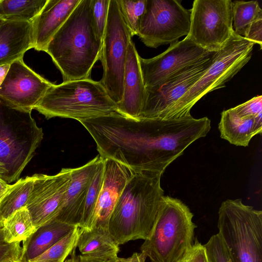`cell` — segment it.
Here are the masks:
<instances>
[{"label":"cell","instance_id":"cell-16","mask_svg":"<svg viewBox=\"0 0 262 262\" xmlns=\"http://www.w3.org/2000/svg\"><path fill=\"white\" fill-rule=\"evenodd\" d=\"M101 159L99 155L85 164L72 168L71 182L55 220L78 227L89 187Z\"/></svg>","mask_w":262,"mask_h":262},{"label":"cell","instance_id":"cell-4","mask_svg":"<svg viewBox=\"0 0 262 262\" xmlns=\"http://www.w3.org/2000/svg\"><path fill=\"white\" fill-rule=\"evenodd\" d=\"M34 110L47 119L80 121L117 113V105L100 81L90 78L53 84Z\"/></svg>","mask_w":262,"mask_h":262},{"label":"cell","instance_id":"cell-39","mask_svg":"<svg viewBox=\"0 0 262 262\" xmlns=\"http://www.w3.org/2000/svg\"><path fill=\"white\" fill-rule=\"evenodd\" d=\"M10 64L0 66V86L2 84L9 70Z\"/></svg>","mask_w":262,"mask_h":262},{"label":"cell","instance_id":"cell-29","mask_svg":"<svg viewBox=\"0 0 262 262\" xmlns=\"http://www.w3.org/2000/svg\"><path fill=\"white\" fill-rule=\"evenodd\" d=\"M81 232L82 229L77 226L75 227L72 231L50 248L30 261L64 262L66 258L77 247Z\"/></svg>","mask_w":262,"mask_h":262},{"label":"cell","instance_id":"cell-12","mask_svg":"<svg viewBox=\"0 0 262 262\" xmlns=\"http://www.w3.org/2000/svg\"><path fill=\"white\" fill-rule=\"evenodd\" d=\"M214 55L184 68L157 87L146 89L139 119H171L176 105L210 67Z\"/></svg>","mask_w":262,"mask_h":262},{"label":"cell","instance_id":"cell-3","mask_svg":"<svg viewBox=\"0 0 262 262\" xmlns=\"http://www.w3.org/2000/svg\"><path fill=\"white\" fill-rule=\"evenodd\" d=\"M102 40L93 25L90 0H81L48 43L46 52L60 71L63 82L90 79L100 59Z\"/></svg>","mask_w":262,"mask_h":262},{"label":"cell","instance_id":"cell-35","mask_svg":"<svg viewBox=\"0 0 262 262\" xmlns=\"http://www.w3.org/2000/svg\"><path fill=\"white\" fill-rule=\"evenodd\" d=\"M177 262H208L204 246L195 239L191 249Z\"/></svg>","mask_w":262,"mask_h":262},{"label":"cell","instance_id":"cell-20","mask_svg":"<svg viewBox=\"0 0 262 262\" xmlns=\"http://www.w3.org/2000/svg\"><path fill=\"white\" fill-rule=\"evenodd\" d=\"M33 48L31 22L3 21L0 25V66L23 58Z\"/></svg>","mask_w":262,"mask_h":262},{"label":"cell","instance_id":"cell-13","mask_svg":"<svg viewBox=\"0 0 262 262\" xmlns=\"http://www.w3.org/2000/svg\"><path fill=\"white\" fill-rule=\"evenodd\" d=\"M187 36L181 41L170 44L162 53L151 58L139 57L141 71L146 89L157 87L184 68L212 56Z\"/></svg>","mask_w":262,"mask_h":262},{"label":"cell","instance_id":"cell-2","mask_svg":"<svg viewBox=\"0 0 262 262\" xmlns=\"http://www.w3.org/2000/svg\"><path fill=\"white\" fill-rule=\"evenodd\" d=\"M162 174L133 172L111 215L108 231L120 245L151 235L161 209Z\"/></svg>","mask_w":262,"mask_h":262},{"label":"cell","instance_id":"cell-8","mask_svg":"<svg viewBox=\"0 0 262 262\" xmlns=\"http://www.w3.org/2000/svg\"><path fill=\"white\" fill-rule=\"evenodd\" d=\"M255 44L233 32L224 47L215 53L210 67L178 102L171 119L191 116V109L200 99L224 87L249 62Z\"/></svg>","mask_w":262,"mask_h":262},{"label":"cell","instance_id":"cell-15","mask_svg":"<svg viewBox=\"0 0 262 262\" xmlns=\"http://www.w3.org/2000/svg\"><path fill=\"white\" fill-rule=\"evenodd\" d=\"M72 168H63L54 175L34 174L26 207L36 228L55 220L71 182Z\"/></svg>","mask_w":262,"mask_h":262},{"label":"cell","instance_id":"cell-31","mask_svg":"<svg viewBox=\"0 0 262 262\" xmlns=\"http://www.w3.org/2000/svg\"><path fill=\"white\" fill-rule=\"evenodd\" d=\"M110 0H90L93 25L98 37L103 39L108 12Z\"/></svg>","mask_w":262,"mask_h":262},{"label":"cell","instance_id":"cell-18","mask_svg":"<svg viewBox=\"0 0 262 262\" xmlns=\"http://www.w3.org/2000/svg\"><path fill=\"white\" fill-rule=\"evenodd\" d=\"M139 57L135 43L132 40L127 49L123 96L121 102L117 104V113L134 119H139L146 95Z\"/></svg>","mask_w":262,"mask_h":262},{"label":"cell","instance_id":"cell-23","mask_svg":"<svg viewBox=\"0 0 262 262\" xmlns=\"http://www.w3.org/2000/svg\"><path fill=\"white\" fill-rule=\"evenodd\" d=\"M75 227L54 220L38 228L24 242L21 261L28 262L37 257L72 231Z\"/></svg>","mask_w":262,"mask_h":262},{"label":"cell","instance_id":"cell-22","mask_svg":"<svg viewBox=\"0 0 262 262\" xmlns=\"http://www.w3.org/2000/svg\"><path fill=\"white\" fill-rule=\"evenodd\" d=\"M119 246L108 229L100 226L82 229L77 244L81 255L108 260L118 257Z\"/></svg>","mask_w":262,"mask_h":262},{"label":"cell","instance_id":"cell-17","mask_svg":"<svg viewBox=\"0 0 262 262\" xmlns=\"http://www.w3.org/2000/svg\"><path fill=\"white\" fill-rule=\"evenodd\" d=\"M132 173V170L116 161L104 159L103 184L96 206L92 227L100 226L108 229L111 215Z\"/></svg>","mask_w":262,"mask_h":262},{"label":"cell","instance_id":"cell-40","mask_svg":"<svg viewBox=\"0 0 262 262\" xmlns=\"http://www.w3.org/2000/svg\"><path fill=\"white\" fill-rule=\"evenodd\" d=\"M8 185L5 181L0 178V199L7 190Z\"/></svg>","mask_w":262,"mask_h":262},{"label":"cell","instance_id":"cell-32","mask_svg":"<svg viewBox=\"0 0 262 262\" xmlns=\"http://www.w3.org/2000/svg\"><path fill=\"white\" fill-rule=\"evenodd\" d=\"M203 246L208 262H233L219 233L212 235Z\"/></svg>","mask_w":262,"mask_h":262},{"label":"cell","instance_id":"cell-45","mask_svg":"<svg viewBox=\"0 0 262 262\" xmlns=\"http://www.w3.org/2000/svg\"><path fill=\"white\" fill-rule=\"evenodd\" d=\"M4 20L0 19V25L2 24V23L3 22Z\"/></svg>","mask_w":262,"mask_h":262},{"label":"cell","instance_id":"cell-33","mask_svg":"<svg viewBox=\"0 0 262 262\" xmlns=\"http://www.w3.org/2000/svg\"><path fill=\"white\" fill-rule=\"evenodd\" d=\"M20 243H9L5 239L3 228H0V262L6 259L20 260L23 247Z\"/></svg>","mask_w":262,"mask_h":262},{"label":"cell","instance_id":"cell-42","mask_svg":"<svg viewBox=\"0 0 262 262\" xmlns=\"http://www.w3.org/2000/svg\"><path fill=\"white\" fill-rule=\"evenodd\" d=\"M1 262H21L20 260L6 259Z\"/></svg>","mask_w":262,"mask_h":262},{"label":"cell","instance_id":"cell-44","mask_svg":"<svg viewBox=\"0 0 262 262\" xmlns=\"http://www.w3.org/2000/svg\"><path fill=\"white\" fill-rule=\"evenodd\" d=\"M21 262H23V261H21ZM28 262H48V261H29Z\"/></svg>","mask_w":262,"mask_h":262},{"label":"cell","instance_id":"cell-34","mask_svg":"<svg viewBox=\"0 0 262 262\" xmlns=\"http://www.w3.org/2000/svg\"><path fill=\"white\" fill-rule=\"evenodd\" d=\"M239 116L251 117H262V96H255L250 100L232 108Z\"/></svg>","mask_w":262,"mask_h":262},{"label":"cell","instance_id":"cell-9","mask_svg":"<svg viewBox=\"0 0 262 262\" xmlns=\"http://www.w3.org/2000/svg\"><path fill=\"white\" fill-rule=\"evenodd\" d=\"M132 37L117 0H110L100 58L103 70L100 82L117 105L122 99L126 52Z\"/></svg>","mask_w":262,"mask_h":262},{"label":"cell","instance_id":"cell-25","mask_svg":"<svg viewBox=\"0 0 262 262\" xmlns=\"http://www.w3.org/2000/svg\"><path fill=\"white\" fill-rule=\"evenodd\" d=\"M47 0H0V19L4 21L32 22Z\"/></svg>","mask_w":262,"mask_h":262},{"label":"cell","instance_id":"cell-37","mask_svg":"<svg viewBox=\"0 0 262 262\" xmlns=\"http://www.w3.org/2000/svg\"><path fill=\"white\" fill-rule=\"evenodd\" d=\"M110 260L91 257L81 254L76 255L75 250H74L71 253V257L66 259L64 262H109Z\"/></svg>","mask_w":262,"mask_h":262},{"label":"cell","instance_id":"cell-38","mask_svg":"<svg viewBox=\"0 0 262 262\" xmlns=\"http://www.w3.org/2000/svg\"><path fill=\"white\" fill-rule=\"evenodd\" d=\"M129 257V262H145L146 258V257L141 252L135 253Z\"/></svg>","mask_w":262,"mask_h":262},{"label":"cell","instance_id":"cell-36","mask_svg":"<svg viewBox=\"0 0 262 262\" xmlns=\"http://www.w3.org/2000/svg\"><path fill=\"white\" fill-rule=\"evenodd\" d=\"M244 37L246 39L257 43L262 48V19L254 21L247 29Z\"/></svg>","mask_w":262,"mask_h":262},{"label":"cell","instance_id":"cell-7","mask_svg":"<svg viewBox=\"0 0 262 262\" xmlns=\"http://www.w3.org/2000/svg\"><path fill=\"white\" fill-rule=\"evenodd\" d=\"M218 214V233L232 261L262 262V211L227 199Z\"/></svg>","mask_w":262,"mask_h":262},{"label":"cell","instance_id":"cell-1","mask_svg":"<svg viewBox=\"0 0 262 262\" xmlns=\"http://www.w3.org/2000/svg\"><path fill=\"white\" fill-rule=\"evenodd\" d=\"M79 122L102 158L115 160L133 172L163 174L198 138L196 126L188 117L134 119L115 113Z\"/></svg>","mask_w":262,"mask_h":262},{"label":"cell","instance_id":"cell-43","mask_svg":"<svg viewBox=\"0 0 262 262\" xmlns=\"http://www.w3.org/2000/svg\"><path fill=\"white\" fill-rule=\"evenodd\" d=\"M3 221H4V220L2 216V215L0 212V228L2 227L3 226Z\"/></svg>","mask_w":262,"mask_h":262},{"label":"cell","instance_id":"cell-10","mask_svg":"<svg viewBox=\"0 0 262 262\" xmlns=\"http://www.w3.org/2000/svg\"><path fill=\"white\" fill-rule=\"evenodd\" d=\"M190 16L180 1L147 0L137 35L149 48L172 44L188 34Z\"/></svg>","mask_w":262,"mask_h":262},{"label":"cell","instance_id":"cell-27","mask_svg":"<svg viewBox=\"0 0 262 262\" xmlns=\"http://www.w3.org/2000/svg\"><path fill=\"white\" fill-rule=\"evenodd\" d=\"M232 15L234 32L244 37L251 24L262 19V9L257 1H232Z\"/></svg>","mask_w":262,"mask_h":262},{"label":"cell","instance_id":"cell-24","mask_svg":"<svg viewBox=\"0 0 262 262\" xmlns=\"http://www.w3.org/2000/svg\"><path fill=\"white\" fill-rule=\"evenodd\" d=\"M34 176L18 179L8 185L0 199V212L4 220L16 210L26 207L32 191Z\"/></svg>","mask_w":262,"mask_h":262},{"label":"cell","instance_id":"cell-28","mask_svg":"<svg viewBox=\"0 0 262 262\" xmlns=\"http://www.w3.org/2000/svg\"><path fill=\"white\" fill-rule=\"evenodd\" d=\"M104 176V159L99 162L89 187L84 204L83 215L78 227L90 229L92 227L94 213L102 188Z\"/></svg>","mask_w":262,"mask_h":262},{"label":"cell","instance_id":"cell-14","mask_svg":"<svg viewBox=\"0 0 262 262\" xmlns=\"http://www.w3.org/2000/svg\"><path fill=\"white\" fill-rule=\"evenodd\" d=\"M53 85L20 58L10 65L0 86V102L12 108L31 112Z\"/></svg>","mask_w":262,"mask_h":262},{"label":"cell","instance_id":"cell-21","mask_svg":"<svg viewBox=\"0 0 262 262\" xmlns=\"http://www.w3.org/2000/svg\"><path fill=\"white\" fill-rule=\"evenodd\" d=\"M222 139L236 146H247L251 139L262 130V117L242 116L232 108L224 111L219 123Z\"/></svg>","mask_w":262,"mask_h":262},{"label":"cell","instance_id":"cell-6","mask_svg":"<svg viewBox=\"0 0 262 262\" xmlns=\"http://www.w3.org/2000/svg\"><path fill=\"white\" fill-rule=\"evenodd\" d=\"M193 214L181 200L164 196L157 221L150 236L141 246V253L151 262H177L192 245Z\"/></svg>","mask_w":262,"mask_h":262},{"label":"cell","instance_id":"cell-30","mask_svg":"<svg viewBox=\"0 0 262 262\" xmlns=\"http://www.w3.org/2000/svg\"><path fill=\"white\" fill-rule=\"evenodd\" d=\"M146 1L117 0L123 17L133 36L138 33Z\"/></svg>","mask_w":262,"mask_h":262},{"label":"cell","instance_id":"cell-26","mask_svg":"<svg viewBox=\"0 0 262 262\" xmlns=\"http://www.w3.org/2000/svg\"><path fill=\"white\" fill-rule=\"evenodd\" d=\"M3 228L5 239L9 243L25 242L36 230L26 207L5 219Z\"/></svg>","mask_w":262,"mask_h":262},{"label":"cell","instance_id":"cell-41","mask_svg":"<svg viewBox=\"0 0 262 262\" xmlns=\"http://www.w3.org/2000/svg\"><path fill=\"white\" fill-rule=\"evenodd\" d=\"M129 257L125 258H119L118 257L116 259L110 260L109 262H129Z\"/></svg>","mask_w":262,"mask_h":262},{"label":"cell","instance_id":"cell-5","mask_svg":"<svg viewBox=\"0 0 262 262\" xmlns=\"http://www.w3.org/2000/svg\"><path fill=\"white\" fill-rule=\"evenodd\" d=\"M43 136L31 112L0 102V178L7 184L18 180Z\"/></svg>","mask_w":262,"mask_h":262},{"label":"cell","instance_id":"cell-19","mask_svg":"<svg viewBox=\"0 0 262 262\" xmlns=\"http://www.w3.org/2000/svg\"><path fill=\"white\" fill-rule=\"evenodd\" d=\"M81 0H47L32 21L33 46L46 52L48 43Z\"/></svg>","mask_w":262,"mask_h":262},{"label":"cell","instance_id":"cell-11","mask_svg":"<svg viewBox=\"0 0 262 262\" xmlns=\"http://www.w3.org/2000/svg\"><path fill=\"white\" fill-rule=\"evenodd\" d=\"M232 7L231 0L194 1L187 36L207 51H219L234 32Z\"/></svg>","mask_w":262,"mask_h":262}]
</instances>
